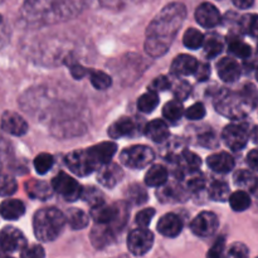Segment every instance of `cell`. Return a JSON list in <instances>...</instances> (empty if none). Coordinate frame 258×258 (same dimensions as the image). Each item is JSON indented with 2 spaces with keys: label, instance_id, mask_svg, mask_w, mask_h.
Returning <instances> with one entry per match:
<instances>
[{
  "label": "cell",
  "instance_id": "6da1fadb",
  "mask_svg": "<svg viewBox=\"0 0 258 258\" xmlns=\"http://www.w3.org/2000/svg\"><path fill=\"white\" fill-rule=\"evenodd\" d=\"M186 17L183 3L174 2L165 5L151 20L146 29L145 50L150 57H163L175 39Z\"/></svg>",
  "mask_w": 258,
  "mask_h": 258
},
{
  "label": "cell",
  "instance_id": "7a4b0ae2",
  "mask_svg": "<svg viewBox=\"0 0 258 258\" xmlns=\"http://www.w3.org/2000/svg\"><path fill=\"white\" fill-rule=\"evenodd\" d=\"M83 7L85 0H27L23 13L25 19L34 24H50L75 17Z\"/></svg>",
  "mask_w": 258,
  "mask_h": 258
},
{
  "label": "cell",
  "instance_id": "3957f363",
  "mask_svg": "<svg viewBox=\"0 0 258 258\" xmlns=\"http://www.w3.org/2000/svg\"><path fill=\"white\" fill-rule=\"evenodd\" d=\"M66 226V216L54 207L35 212L33 218V231L40 242H52L58 238Z\"/></svg>",
  "mask_w": 258,
  "mask_h": 258
},
{
  "label": "cell",
  "instance_id": "277c9868",
  "mask_svg": "<svg viewBox=\"0 0 258 258\" xmlns=\"http://www.w3.org/2000/svg\"><path fill=\"white\" fill-rule=\"evenodd\" d=\"M213 105L217 112L231 120H242L247 116L249 108L242 101L239 93L229 90H221L214 96Z\"/></svg>",
  "mask_w": 258,
  "mask_h": 258
},
{
  "label": "cell",
  "instance_id": "5b68a950",
  "mask_svg": "<svg viewBox=\"0 0 258 258\" xmlns=\"http://www.w3.org/2000/svg\"><path fill=\"white\" fill-rule=\"evenodd\" d=\"M155 159V153L146 145H134L121 151L120 160L131 169H144L150 165Z\"/></svg>",
  "mask_w": 258,
  "mask_h": 258
},
{
  "label": "cell",
  "instance_id": "8992f818",
  "mask_svg": "<svg viewBox=\"0 0 258 258\" xmlns=\"http://www.w3.org/2000/svg\"><path fill=\"white\" fill-rule=\"evenodd\" d=\"M64 163L70 168V170L78 176H87L91 173H93L96 169L100 168L95 159H93V156L88 151V149H86V150H75L72 153L67 154L64 158Z\"/></svg>",
  "mask_w": 258,
  "mask_h": 258
},
{
  "label": "cell",
  "instance_id": "52a82bcc",
  "mask_svg": "<svg viewBox=\"0 0 258 258\" xmlns=\"http://www.w3.org/2000/svg\"><path fill=\"white\" fill-rule=\"evenodd\" d=\"M52 189L64 201L75 202L81 198L83 188L75 178L68 175L64 171H60L53 178Z\"/></svg>",
  "mask_w": 258,
  "mask_h": 258
},
{
  "label": "cell",
  "instance_id": "ba28073f",
  "mask_svg": "<svg viewBox=\"0 0 258 258\" xmlns=\"http://www.w3.org/2000/svg\"><path fill=\"white\" fill-rule=\"evenodd\" d=\"M27 246V239L15 227H4L0 231V254H10L22 251Z\"/></svg>",
  "mask_w": 258,
  "mask_h": 258
},
{
  "label": "cell",
  "instance_id": "9c48e42d",
  "mask_svg": "<svg viewBox=\"0 0 258 258\" xmlns=\"http://www.w3.org/2000/svg\"><path fill=\"white\" fill-rule=\"evenodd\" d=\"M222 139L231 150L239 151L248 143L249 130L244 123H231L224 127Z\"/></svg>",
  "mask_w": 258,
  "mask_h": 258
},
{
  "label": "cell",
  "instance_id": "30bf717a",
  "mask_svg": "<svg viewBox=\"0 0 258 258\" xmlns=\"http://www.w3.org/2000/svg\"><path fill=\"white\" fill-rule=\"evenodd\" d=\"M154 244V234L146 228H138L130 232L127 237V248L134 256H144Z\"/></svg>",
  "mask_w": 258,
  "mask_h": 258
},
{
  "label": "cell",
  "instance_id": "8fae6325",
  "mask_svg": "<svg viewBox=\"0 0 258 258\" xmlns=\"http://www.w3.org/2000/svg\"><path fill=\"white\" fill-rule=\"evenodd\" d=\"M219 226L218 217L213 212H202L191 221L190 229L196 236L207 238L216 233Z\"/></svg>",
  "mask_w": 258,
  "mask_h": 258
},
{
  "label": "cell",
  "instance_id": "7c38bea8",
  "mask_svg": "<svg viewBox=\"0 0 258 258\" xmlns=\"http://www.w3.org/2000/svg\"><path fill=\"white\" fill-rule=\"evenodd\" d=\"M0 125H2V128L5 133L14 136H23L28 131L27 121L14 111H5L2 116Z\"/></svg>",
  "mask_w": 258,
  "mask_h": 258
},
{
  "label": "cell",
  "instance_id": "4fadbf2b",
  "mask_svg": "<svg viewBox=\"0 0 258 258\" xmlns=\"http://www.w3.org/2000/svg\"><path fill=\"white\" fill-rule=\"evenodd\" d=\"M196 20L204 28H214L221 24L222 15L211 3H202L196 10Z\"/></svg>",
  "mask_w": 258,
  "mask_h": 258
},
{
  "label": "cell",
  "instance_id": "5bb4252c",
  "mask_svg": "<svg viewBox=\"0 0 258 258\" xmlns=\"http://www.w3.org/2000/svg\"><path fill=\"white\" fill-rule=\"evenodd\" d=\"M116 233L117 232L110 224L96 223L91 231V242L96 249H103L115 242Z\"/></svg>",
  "mask_w": 258,
  "mask_h": 258
},
{
  "label": "cell",
  "instance_id": "9a60e30c",
  "mask_svg": "<svg viewBox=\"0 0 258 258\" xmlns=\"http://www.w3.org/2000/svg\"><path fill=\"white\" fill-rule=\"evenodd\" d=\"M123 178L122 168L115 163H107L100 166L97 173V181L105 188H113L117 185Z\"/></svg>",
  "mask_w": 258,
  "mask_h": 258
},
{
  "label": "cell",
  "instance_id": "2e32d148",
  "mask_svg": "<svg viewBox=\"0 0 258 258\" xmlns=\"http://www.w3.org/2000/svg\"><path fill=\"white\" fill-rule=\"evenodd\" d=\"M158 232L164 237L168 238H175L179 236L183 229V221L180 217L175 213H168L164 214L158 222Z\"/></svg>",
  "mask_w": 258,
  "mask_h": 258
},
{
  "label": "cell",
  "instance_id": "e0dca14e",
  "mask_svg": "<svg viewBox=\"0 0 258 258\" xmlns=\"http://www.w3.org/2000/svg\"><path fill=\"white\" fill-rule=\"evenodd\" d=\"M217 72H218L221 80L224 82H236L241 76V66L233 58L224 57L217 64Z\"/></svg>",
  "mask_w": 258,
  "mask_h": 258
},
{
  "label": "cell",
  "instance_id": "ac0fdd59",
  "mask_svg": "<svg viewBox=\"0 0 258 258\" xmlns=\"http://www.w3.org/2000/svg\"><path fill=\"white\" fill-rule=\"evenodd\" d=\"M158 191V199L163 203H178V202H184L188 196V190L185 186L180 185V184H169L166 183L164 185L159 186Z\"/></svg>",
  "mask_w": 258,
  "mask_h": 258
},
{
  "label": "cell",
  "instance_id": "d6986e66",
  "mask_svg": "<svg viewBox=\"0 0 258 258\" xmlns=\"http://www.w3.org/2000/svg\"><path fill=\"white\" fill-rule=\"evenodd\" d=\"M207 164L216 173L226 174L229 173L234 168L236 161H234V158L231 154L226 153V151H221V153L213 154V155L209 156L207 159Z\"/></svg>",
  "mask_w": 258,
  "mask_h": 258
},
{
  "label": "cell",
  "instance_id": "ffe728a7",
  "mask_svg": "<svg viewBox=\"0 0 258 258\" xmlns=\"http://www.w3.org/2000/svg\"><path fill=\"white\" fill-rule=\"evenodd\" d=\"M88 151L93 156L98 166H102L103 164L110 163L111 159L113 158V155L117 151V145L115 143H110V141H103V143L97 144V145L91 146Z\"/></svg>",
  "mask_w": 258,
  "mask_h": 258
},
{
  "label": "cell",
  "instance_id": "44dd1931",
  "mask_svg": "<svg viewBox=\"0 0 258 258\" xmlns=\"http://www.w3.org/2000/svg\"><path fill=\"white\" fill-rule=\"evenodd\" d=\"M198 60L189 54H180L171 63V73L174 76H189L194 75Z\"/></svg>",
  "mask_w": 258,
  "mask_h": 258
},
{
  "label": "cell",
  "instance_id": "7402d4cb",
  "mask_svg": "<svg viewBox=\"0 0 258 258\" xmlns=\"http://www.w3.org/2000/svg\"><path fill=\"white\" fill-rule=\"evenodd\" d=\"M24 213L25 206L19 199H7L0 204V216L7 221H17Z\"/></svg>",
  "mask_w": 258,
  "mask_h": 258
},
{
  "label": "cell",
  "instance_id": "603a6c76",
  "mask_svg": "<svg viewBox=\"0 0 258 258\" xmlns=\"http://www.w3.org/2000/svg\"><path fill=\"white\" fill-rule=\"evenodd\" d=\"M116 212V203L112 206H107L105 202L101 204H97L95 207H91V218L96 222V223L102 224H111L115 221Z\"/></svg>",
  "mask_w": 258,
  "mask_h": 258
},
{
  "label": "cell",
  "instance_id": "cb8c5ba5",
  "mask_svg": "<svg viewBox=\"0 0 258 258\" xmlns=\"http://www.w3.org/2000/svg\"><path fill=\"white\" fill-rule=\"evenodd\" d=\"M136 130L135 121L131 117H121L112 123L108 128V135L112 139H120L123 136L134 135Z\"/></svg>",
  "mask_w": 258,
  "mask_h": 258
},
{
  "label": "cell",
  "instance_id": "d4e9b609",
  "mask_svg": "<svg viewBox=\"0 0 258 258\" xmlns=\"http://www.w3.org/2000/svg\"><path fill=\"white\" fill-rule=\"evenodd\" d=\"M145 135L155 143H164L169 139L170 131L168 125L163 120H153L146 125Z\"/></svg>",
  "mask_w": 258,
  "mask_h": 258
},
{
  "label": "cell",
  "instance_id": "484cf974",
  "mask_svg": "<svg viewBox=\"0 0 258 258\" xmlns=\"http://www.w3.org/2000/svg\"><path fill=\"white\" fill-rule=\"evenodd\" d=\"M179 166H180L181 175L188 173H193V171H198L201 168L202 160L197 154L191 153L189 150H183L180 155L176 159Z\"/></svg>",
  "mask_w": 258,
  "mask_h": 258
},
{
  "label": "cell",
  "instance_id": "4316f807",
  "mask_svg": "<svg viewBox=\"0 0 258 258\" xmlns=\"http://www.w3.org/2000/svg\"><path fill=\"white\" fill-rule=\"evenodd\" d=\"M25 190L33 199H42V201L49 199L53 194L52 186L40 180H30L25 183Z\"/></svg>",
  "mask_w": 258,
  "mask_h": 258
},
{
  "label": "cell",
  "instance_id": "83f0119b",
  "mask_svg": "<svg viewBox=\"0 0 258 258\" xmlns=\"http://www.w3.org/2000/svg\"><path fill=\"white\" fill-rule=\"evenodd\" d=\"M168 181V170L163 165H153L145 175V184L151 188H159Z\"/></svg>",
  "mask_w": 258,
  "mask_h": 258
},
{
  "label": "cell",
  "instance_id": "f1b7e54d",
  "mask_svg": "<svg viewBox=\"0 0 258 258\" xmlns=\"http://www.w3.org/2000/svg\"><path fill=\"white\" fill-rule=\"evenodd\" d=\"M234 184L246 191H254L258 188V178L249 170H238L233 176Z\"/></svg>",
  "mask_w": 258,
  "mask_h": 258
},
{
  "label": "cell",
  "instance_id": "f546056e",
  "mask_svg": "<svg viewBox=\"0 0 258 258\" xmlns=\"http://www.w3.org/2000/svg\"><path fill=\"white\" fill-rule=\"evenodd\" d=\"M228 201L234 212L247 211L251 207L252 203L251 198H249V194L246 190H243V189H239V190L232 193L229 196Z\"/></svg>",
  "mask_w": 258,
  "mask_h": 258
},
{
  "label": "cell",
  "instance_id": "4dcf8cb0",
  "mask_svg": "<svg viewBox=\"0 0 258 258\" xmlns=\"http://www.w3.org/2000/svg\"><path fill=\"white\" fill-rule=\"evenodd\" d=\"M66 222L70 224V227L75 231L77 229H83L88 226V222H90V218H88L87 214L85 213L81 209H70L67 212V216H66Z\"/></svg>",
  "mask_w": 258,
  "mask_h": 258
},
{
  "label": "cell",
  "instance_id": "1f68e13d",
  "mask_svg": "<svg viewBox=\"0 0 258 258\" xmlns=\"http://www.w3.org/2000/svg\"><path fill=\"white\" fill-rule=\"evenodd\" d=\"M209 197L214 202H226L231 196L229 185L223 180H214L209 185Z\"/></svg>",
  "mask_w": 258,
  "mask_h": 258
},
{
  "label": "cell",
  "instance_id": "d6a6232c",
  "mask_svg": "<svg viewBox=\"0 0 258 258\" xmlns=\"http://www.w3.org/2000/svg\"><path fill=\"white\" fill-rule=\"evenodd\" d=\"M159 105V97L158 92L149 90V92L144 93L139 97L138 100V108L143 113H150L158 107Z\"/></svg>",
  "mask_w": 258,
  "mask_h": 258
},
{
  "label": "cell",
  "instance_id": "836d02e7",
  "mask_svg": "<svg viewBox=\"0 0 258 258\" xmlns=\"http://www.w3.org/2000/svg\"><path fill=\"white\" fill-rule=\"evenodd\" d=\"M184 113V107L181 105L180 101H170V102L165 103L163 108V116L169 121V122H178L180 121V118L183 117Z\"/></svg>",
  "mask_w": 258,
  "mask_h": 258
},
{
  "label": "cell",
  "instance_id": "e575fe53",
  "mask_svg": "<svg viewBox=\"0 0 258 258\" xmlns=\"http://www.w3.org/2000/svg\"><path fill=\"white\" fill-rule=\"evenodd\" d=\"M181 178L185 179L184 186L189 193H198V191L203 190V188L206 186V180H204L203 175L199 174V170L184 174V175H181Z\"/></svg>",
  "mask_w": 258,
  "mask_h": 258
},
{
  "label": "cell",
  "instance_id": "d590c367",
  "mask_svg": "<svg viewBox=\"0 0 258 258\" xmlns=\"http://www.w3.org/2000/svg\"><path fill=\"white\" fill-rule=\"evenodd\" d=\"M125 197L130 203L135 204V206H140L148 201V193L140 184H131L125 190Z\"/></svg>",
  "mask_w": 258,
  "mask_h": 258
},
{
  "label": "cell",
  "instance_id": "8d00e7d4",
  "mask_svg": "<svg viewBox=\"0 0 258 258\" xmlns=\"http://www.w3.org/2000/svg\"><path fill=\"white\" fill-rule=\"evenodd\" d=\"M183 43L189 49H198L204 43V34L196 28H189L183 37Z\"/></svg>",
  "mask_w": 258,
  "mask_h": 258
},
{
  "label": "cell",
  "instance_id": "74e56055",
  "mask_svg": "<svg viewBox=\"0 0 258 258\" xmlns=\"http://www.w3.org/2000/svg\"><path fill=\"white\" fill-rule=\"evenodd\" d=\"M204 55L207 58H214L223 50V40L219 35H211L208 39H204Z\"/></svg>",
  "mask_w": 258,
  "mask_h": 258
},
{
  "label": "cell",
  "instance_id": "f35d334b",
  "mask_svg": "<svg viewBox=\"0 0 258 258\" xmlns=\"http://www.w3.org/2000/svg\"><path fill=\"white\" fill-rule=\"evenodd\" d=\"M239 28L243 33L258 38V15L246 14L239 19Z\"/></svg>",
  "mask_w": 258,
  "mask_h": 258
},
{
  "label": "cell",
  "instance_id": "ab89813d",
  "mask_svg": "<svg viewBox=\"0 0 258 258\" xmlns=\"http://www.w3.org/2000/svg\"><path fill=\"white\" fill-rule=\"evenodd\" d=\"M228 49L232 54L237 55L239 58H248L252 54L251 47L239 38H229Z\"/></svg>",
  "mask_w": 258,
  "mask_h": 258
},
{
  "label": "cell",
  "instance_id": "60d3db41",
  "mask_svg": "<svg viewBox=\"0 0 258 258\" xmlns=\"http://www.w3.org/2000/svg\"><path fill=\"white\" fill-rule=\"evenodd\" d=\"M239 96H241L242 101L247 105V107L251 110L258 106V90L254 87L252 83H246L239 91Z\"/></svg>",
  "mask_w": 258,
  "mask_h": 258
},
{
  "label": "cell",
  "instance_id": "b9f144b4",
  "mask_svg": "<svg viewBox=\"0 0 258 258\" xmlns=\"http://www.w3.org/2000/svg\"><path fill=\"white\" fill-rule=\"evenodd\" d=\"M80 199H82L83 202L90 204L91 207H95L97 206V204H101L105 202V199H103V193L100 189L95 188V186H86V188H83Z\"/></svg>",
  "mask_w": 258,
  "mask_h": 258
},
{
  "label": "cell",
  "instance_id": "7bdbcfd3",
  "mask_svg": "<svg viewBox=\"0 0 258 258\" xmlns=\"http://www.w3.org/2000/svg\"><path fill=\"white\" fill-rule=\"evenodd\" d=\"M90 81L96 90H107L112 85L110 76L102 71H90Z\"/></svg>",
  "mask_w": 258,
  "mask_h": 258
},
{
  "label": "cell",
  "instance_id": "ee69618b",
  "mask_svg": "<svg viewBox=\"0 0 258 258\" xmlns=\"http://www.w3.org/2000/svg\"><path fill=\"white\" fill-rule=\"evenodd\" d=\"M53 164H54V159L50 154L48 153H42L39 155L35 156L34 159V168L37 170L38 174L40 175H44L48 171L52 169Z\"/></svg>",
  "mask_w": 258,
  "mask_h": 258
},
{
  "label": "cell",
  "instance_id": "f6af8a7d",
  "mask_svg": "<svg viewBox=\"0 0 258 258\" xmlns=\"http://www.w3.org/2000/svg\"><path fill=\"white\" fill-rule=\"evenodd\" d=\"M17 181L13 176L0 174V197H10L17 191Z\"/></svg>",
  "mask_w": 258,
  "mask_h": 258
},
{
  "label": "cell",
  "instance_id": "bcb514c9",
  "mask_svg": "<svg viewBox=\"0 0 258 258\" xmlns=\"http://www.w3.org/2000/svg\"><path fill=\"white\" fill-rule=\"evenodd\" d=\"M154 216H155V209L154 208L143 209V211H140L136 214V224H138L139 227H141V228H146V227H149V224L151 223Z\"/></svg>",
  "mask_w": 258,
  "mask_h": 258
},
{
  "label": "cell",
  "instance_id": "7dc6e473",
  "mask_svg": "<svg viewBox=\"0 0 258 258\" xmlns=\"http://www.w3.org/2000/svg\"><path fill=\"white\" fill-rule=\"evenodd\" d=\"M198 143L207 149H216L219 145V140L214 131H206L204 134L199 135Z\"/></svg>",
  "mask_w": 258,
  "mask_h": 258
},
{
  "label": "cell",
  "instance_id": "c3c4849f",
  "mask_svg": "<svg viewBox=\"0 0 258 258\" xmlns=\"http://www.w3.org/2000/svg\"><path fill=\"white\" fill-rule=\"evenodd\" d=\"M206 107H204L203 103L201 102H197L194 103V105H191L190 107L186 110L185 112V116L186 118H189V120H193V121H197V120H202V118L206 116Z\"/></svg>",
  "mask_w": 258,
  "mask_h": 258
},
{
  "label": "cell",
  "instance_id": "681fc988",
  "mask_svg": "<svg viewBox=\"0 0 258 258\" xmlns=\"http://www.w3.org/2000/svg\"><path fill=\"white\" fill-rule=\"evenodd\" d=\"M190 91H191L190 85H189L186 81H180V82H178L175 85V87H174L173 90V93L174 96H175L176 100L181 102V101L186 100V97H189Z\"/></svg>",
  "mask_w": 258,
  "mask_h": 258
},
{
  "label": "cell",
  "instance_id": "f907efd6",
  "mask_svg": "<svg viewBox=\"0 0 258 258\" xmlns=\"http://www.w3.org/2000/svg\"><path fill=\"white\" fill-rule=\"evenodd\" d=\"M170 86L171 83L166 76H159V77H156L155 80L150 83L149 90L154 91V92H163V91L169 90Z\"/></svg>",
  "mask_w": 258,
  "mask_h": 258
},
{
  "label": "cell",
  "instance_id": "816d5d0a",
  "mask_svg": "<svg viewBox=\"0 0 258 258\" xmlns=\"http://www.w3.org/2000/svg\"><path fill=\"white\" fill-rule=\"evenodd\" d=\"M102 7L108 8L112 10H121L123 8H127L128 5L133 3L138 2V0H97Z\"/></svg>",
  "mask_w": 258,
  "mask_h": 258
},
{
  "label": "cell",
  "instance_id": "f5cc1de1",
  "mask_svg": "<svg viewBox=\"0 0 258 258\" xmlns=\"http://www.w3.org/2000/svg\"><path fill=\"white\" fill-rule=\"evenodd\" d=\"M248 254H249L248 247H247L244 243H241V242H236V243L232 244L228 249L229 257L244 258V257H248Z\"/></svg>",
  "mask_w": 258,
  "mask_h": 258
},
{
  "label": "cell",
  "instance_id": "db71d44e",
  "mask_svg": "<svg viewBox=\"0 0 258 258\" xmlns=\"http://www.w3.org/2000/svg\"><path fill=\"white\" fill-rule=\"evenodd\" d=\"M44 256H45L44 249H43L40 246H37V244H34V246L29 247V248H28V246H25L24 248H23L22 251H20V257L40 258V257H44Z\"/></svg>",
  "mask_w": 258,
  "mask_h": 258
},
{
  "label": "cell",
  "instance_id": "11a10c76",
  "mask_svg": "<svg viewBox=\"0 0 258 258\" xmlns=\"http://www.w3.org/2000/svg\"><path fill=\"white\" fill-rule=\"evenodd\" d=\"M224 248H226V238L224 237H219L214 244L212 246V248L209 249V252L207 253L208 257H221L223 254Z\"/></svg>",
  "mask_w": 258,
  "mask_h": 258
},
{
  "label": "cell",
  "instance_id": "9f6ffc18",
  "mask_svg": "<svg viewBox=\"0 0 258 258\" xmlns=\"http://www.w3.org/2000/svg\"><path fill=\"white\" fill-rule=\"evenodd\" d=\"M194 75H196L197 80L201 81V82L207 81L211 77V66L208 63H198V67H197Z\"/></svg>",
  "mask_w": 258,
  "mask_h": 258
},
{
  "label": "cell",
  "instance_id": "6f0895ef",
  "mask_svg": "<svg viewBox=\"0 0 258 258\" xmlns=\"http://www.w3.org/2000/svg\"><path fill=\"white\" fill-rule=\"evenodd\" d=\"M68 67H70L71 75H72V77L76 78V80H82L86 76V73H87V70L77 62H71L70 64H68Z\"/></svg>",
  "mask_w": 258,
  "mask_h": 258
},
{
  "label": "cell",
  "instance_id": "680465c9",
  "mask_svg": "<svg viewBox=\"0 0 258 258\" xmlns=\"http://www.w3.org/2000/svg\"><path fill=\"white\" fill-rule=\"evenodd\" d=\"M247 165L252 169V170L258 171V149H253L247 155Z\"/></svg>",
  "mask_w": 258,
  "mask_h": 258
},
{
  "label": "cell",
  "instance_id": "91938a15",
  "mask_svg": "<svg viewBox=\"0 0 258 258\" xmlns=\"http://www.w3.org/2000/svg\"><path fill=\"white\" fill-rule=\"evenodd\" d=\"M238 9H248L253 5L254 0H232Z\"/></svg>",
  "mask_w": 258,
  "mask_h": 258
},
{
  "label": "cell",
  "instance_id": "94428289",
  "mask_svg": "<svg viewBox=\"0 0 258 258\" xmlns=\"http://www.w3.org/2000/svg\"><path fill=\"white\" fill-rule=\"evenodd\" d=\"M251 136H252V140H253V143L257 144V145H258V126H256V127L252 130Z\"/></svg>",
  "mask_w": 258,
  "mask_h": 258
},
{
  "label": "cell",
  "instance_id": "6125c7cd",
  "mask_svg": "<svg viewBox=\"0 0 258 258\" xmlns=\"http://www.w3.org/2000/svg\"><path fill=\"white\" fill-rule=\"evenodd\" d=\"M3 154V149H2V141H0V156H2Z\"/></svg>",
  "mask_w": 258,
  "mask_h": 258
},
{
  "label": "cell",
  "instance_id": "be15d7a7",
  "mask_svg": "<svg viewBox=\"0 0 258 258\" xmlns=\"http://www.w3.org/2000/svg\"><path fill=\"white\" fill-rule=\"evenodd\" d=\"M256 78H257V81H258V66H257V68H256Z\"/></svg>",
  "mask_w": 258,
  "mask_h": 258
},
{
  "label": "cell",
  "instance_id": "e7e4bbea",
  "mask_svg": "<svg viewBox=\"0 0 258 258\" xmlns=\"http://www.w3.org/2000/svg\"><path fill=\"white\" fill-rule=\"evenodd\" d=\"M5 2V0H0V4H2V3H4Z\"/></svg>",
  "mask_w": 258,
  "mask_h": 258
}]
</instances>
